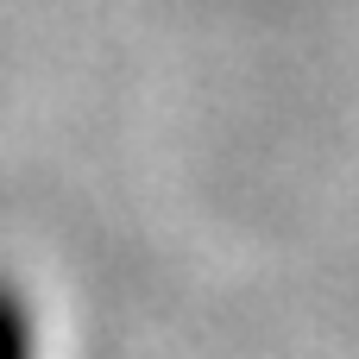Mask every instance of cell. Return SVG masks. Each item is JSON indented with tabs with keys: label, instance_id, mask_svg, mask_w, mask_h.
<instances>
[{
	"label": "cell",
	"instance_id": "1",
	"mask_svg": "<svg viewBox=\"0 0 359 359\" xmlns=\"http://www.w3.org/2000/svg\"><path fill=\"white\" fill-rule=\"evenodd\" d=\"M0 359H32L25 309H19V297H6V290H0Z\"/></svg>",
	"mask_w": 359,
	"mask_h": 359
}]
</instances>
